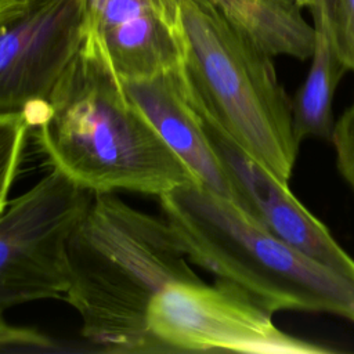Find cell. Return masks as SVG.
<instances>
[{"label":"cell","instance_id":"1","mask_svg":"<svg viewBox=\"0 0 354 354\" xmlns=\"http://www.w3.org/2000/svg\"><path fill=\"white\" fill-rule=\"evenodd\" d=\"M166 218L113 192H94L66 248L65 300L82 335L118 353H156L148 328L153 300L170 285L201 279Z\"/></svg>","mask_w":354,"mask_h":354},{"label":"cell","instance_id":"2","mask_svg":"<svg viewBox=\"0 0 354 354\" xmlns=\"http://www.w3.org/2000/svg\"><path fill=\"white\" fill-rule=\"evenodd\" d=\"M33 127L53 167L93 192L130 191L159 198L196 183L88 35L35 113Z\"/></svg>","mask_w":354,"mask_h":354},{"label":"cell","instance_id":"3","mask_svg":"<svg viewBox=\"0 0 354 354\" xmlns=\"http://www.w3.org/2000/svg\"><path fill=\"white\" fill-rule=\"evenodd\" d=\"M159 201L189 261L270 313H326L354 324V279L285 242L235 202L195 181Z\"/></svg>","mask_w":354,"mask_h":354},{"label":"cell","instance_id":"4","mask_svg":"<svg viewBox=\"0 0 354 354\" xmlns=\"http://www.w3.org/2000/svg\"><path fill=\"white\" fill-rule=\"evenodd\" d=\"M170 1L189 104L289 184L300 144L292 127L290 97L272 57L238 32L210 0Z\"/></svg>","mask_w":354,"mask_h":354},{"label":"cell","instance_id":"5","mask_svg":"<svg viewBox=\"0 0 354 354\" xmlns=\"http://www.w3.org/2000/svg\"><path fill=\"white\" fill-rule=\"evenodd\" d=\"M94 192L53 167L0 210V314L68 289V241Z\"/></svg>","mask_w":354,"mask_h":354},{"label":"cell","instance_id":"6","mask_svg":"<svg viewBox=\"0 0 354 354\" xmlns=\"http://www.w3.org/2000/svg\"><path fill=\"white\" fill-rule=\"evenodd\" d=\"M272 315L225 279L216 278L213 285L196 279L166 288L151 306L148 328L156 353H333V348L282 330Z\"/></svg>","mask_w":354,"mask_h":354},{"label":"cell","instance_id":"7","mask_svg":"<svg viewBox=\"0 0 354 354\" xmlns=\"http://www.w3.org/2000/svg\"><path fill=\"white\" fill-rule=\"evenodd\" d=\"M86 35L84 0H30L1 22L0 112H26L33 123Z\"/></svg>","mask_w":354,"mask_h":354},{"label":"cell","instance_id":"8","mask_svg":"<svg viewBox=\"0 0 354 354\" xmlns=\"http://www.w3.org/2000/svg\"><path fill=\"white\" fill-rule=\"evenodd\" d=\"M198 116L234 187L236 205L285 242L354 279V259L326 225L292 194L289 184L281 181L212 122Z\"/></svg>","mask_w":354,"mask_h":354},{"label":"cell","instance_id":"9","mask_svg":"<svg viewBox=\"0 0 354 354\" xmlns=\"http://www.w3.org/2000/svg\"><path fill=\"white\" fill-rule=\"evenodd\" d=\"M91 36L120 80L176 68L183 50L170 0H84Z\"/></svg>","mask_w":354,"mask_h":354},{"label":"cell","instance_id":"10","mask_svg":"<svg viewBox=\"0 0 354 354\" xmlns=\"http://www.w3.org/2000/svg\"><path fill=\"white\" fill-rule=\"evenodd\" d=\"M162 140L184 162L198 184L236 203V195L196 111L189 104L181 64L151 76L122 80Z\"/></svg>","mask_w":354,"mask_h":354},{"label":"cell","instance_id":"11","mask_svg":"<svg viewBox=\"0 0 354 354\" xmlns=\"http://www.w3.org/2000/svg\"><path fill=\"white\" fill-rule=\"evenodd\" d=\"M223 17L253 44L271 57L300 61L313 55L315 29L299 0H210Z\"/></svg>","mask_w":354,"mask_h":354},{"label":"cell","instance_id":"12","mask_svg":"<svg viewBox=\"0 0 354 354\" xmlns=\"http://www.w3.org/2000/svg\"><path fill=\"white\" fill-rule=\"evenodd\" d=\"M315 44L304 82L290 97L292 127L301 144L308 138L330 141L335 130L333 98L339 82L348 72L337 55L318 15L313 14Z\"/></svg>","mask_w":354,"mask_h":354},{"label":"cell","instance_id":"13","mask_svg":"<svg viewBox=\"0 0 354 354\" xmlns=\"http://www.w3.org/2000/svg\"><path fill=\"white\" fill-rule=\"evenodd\" d=\"M33 127L26 112H0V210L18 174L29 130Z\"/></svg>","mask_w":354,"mask_h":354},{"label":"cell","instance_id":"14","mask_svg":"<svg viewBox=\"0 0 354 354\" xmlns=\"http://www.w3.org/2000/svg\"><path fill=\"white\" fill-rule=\"evenodd\" d=\"M322 21L343 64L354 72V0H299Z\"/></svg>","mask_w":354,"mask_h":354},{"label":"cell","instance_id":"15","mask_svg":"<svg viewBox=\"0 0 354 354\" xmlns=\"http://www.w3.org/2000/svg\"><path fill=\"white\" fill-rule=\"evenodd\" d=\"M330 142L337 170L354 192V98L336 120Z\"/></svg>","mask_w":354,"mask_h":354},{"label":"cell","instance_id":"16","mask_svg":"<svg viewBox=\"0 0 354 354\" xmlns=\"http://www.w3.org/2000/svg\"><path fill=\"white\" fill-rule=\"evenodd\" d=\"M53 346L51 339L46 335L24 326L11 325L6 321L4 315L0 314V348L7 347H35V348H50Z\"/></svg>","mask_w":354,"mask_h":354},{"label":"cell","instance_id":"17","mask_svg":"<svg viewBox=\"0 0 354 354\" xmlns=\"http://www.w3.org/2000/svg\"><path fill=\"white\" fill-rule=\"evenodd\" d=\"M30 0H0V24L24 12Z\"/></svg>","mask_w":354,"mask_h":354}]
</instances>
